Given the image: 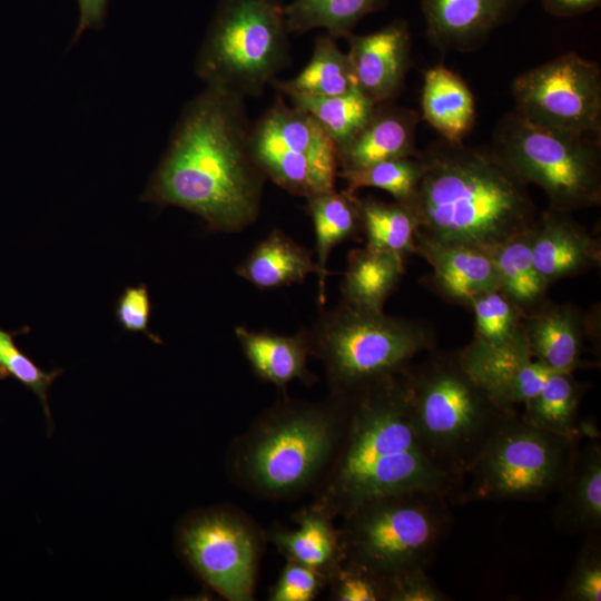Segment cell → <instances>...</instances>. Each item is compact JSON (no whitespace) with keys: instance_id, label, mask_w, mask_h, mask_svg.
I'll use <instances>...</instances> for the list:
<instances>
[{"instance_id":"obj_1","label":"cell","mask_w":601,"mask_h":601,"mask_svg":"<svg viewBox=\"0 0 601 601\" xmlns=\"http://www.w3.org/2000/svg\"><path fill=\"white\" fill-rule=\"evenodd\" d=\"M245 98L208 87L188 101L140 197L236 233L258 217L267 179L252 151Z\"/></svg>"},{"instance_id":"obj_2","label":"cell","mask_w":601,"mask_h":601,"mask_svg":"<svg viewBox=\"0 0 601 601\" xmlns=\"http://www.w3.org/2000/svg\"><path fill=\"white\" fill-rule=\"evenodd\" d=\"M339 396L342 433L312 492V508L342 519L368 500L411 491L439 492L461 503L463 485L431 460L417 436L404 371Z\"/></svg>"},{"instance_id":"obj_3","label":"cell","mask_w":601,"mask_h":601,"mask_svg":"<svg viewBox=\"0 0 601 601\" xmlns=\"http://www.w3.org/2000/svg\"><path fill=\"white\" fill-rule=\"evenodd\" d=\"M422 170L406 204L417 235L490 252L539 216L525 184L493 150L440 138L418 152Z\"/></svg>"},{"instance_id":"obj_4","label":"cell","mask_w":601,"mask_h":601,"mask_svg":"<svg viewBox=\"0 0 601 601\" xmlns=\"http://www.w3.org/2000/svg\"><path fill=\"white\" fill-rule=\"evenodd\" d=\"M344 421V400L284 397L264 410L226 452L228 479L266 501L312 493L328 466Z\"/></svg>"},{"instance_id":"obj_5","label":"cell","mask_w":601,"mask_h":601,"mask_svg":"<svg viewBox=\"0 0 601 601\" xmlns=\"http://www.w3.org/2000/svg\"><path fill=\"white\" fill-rule=\"evenodd\" d=\"M414 428L431 460L464 480L502 421L500 405L465 368L459 349L428 352L404 371Z\"/></svg>"},{"instance_id":"obj_6","label":"cell","mask_w":601,"mask_h":601,"mask_svg":"<svg viewBox=\"0 0 601 601\" xmlns=\"http://www.w3.org/2000/svg\"><path fill=\"white\" fill-rule=\"evenodd\" d=\"M307 333L311 356L322 362L334 395L402 373L416 356L435 349L427 324L342 300Z\"/></svg>"},{"instance_id":"obj_7","label":"cell","mask_w":601,"mask_h":601,"mask_svg":"<svg viewBox=\"0 0 601 601\" xmlns=\"http://www.w3.org/2000/svg\"><path fill=\"white\" fill-rule=\"evenodd\" d=\"M439 492L411 491L368 500L342 518L343 560L388 577L433 562L453 524Z\"/></svg>"},{"instance_id":"obj_8","label":"cell","mask_w":601,"mask_h":601,"mask_svg":"<svg viewBox=\"0 0 601 601\" xmlns=\"http://www.w3.org/2000/svg\"><path fill=\"white\" fill-rule=\"evenodd\" d=\"M284 6L277 0H225L195 59L208 87L259 97L290 60Z\"/></svg>"},{"instance_id":"obj_9","label":"cell","mask_w":601,"mask_h":601,"mask_svg":"<svg viewBox=\"0 0 601 601\" xmlns=\"http://www.w3.org/2000/svg\"><path fill=\"white\" fill-rule=\"evenodd\" d=\"M579 441L534 427L518 410L510 413L467 473L461 504L545 500L569 477Z\"/></svg>"},{"instance_id":"obj_10","label":"cell","mask_w":601,"mask_h":601,"mask_svg":"<svg viewBox=\"0 0 601 601\" xmlns=\"http://www.w3.org/2000/svg\"><path fill=\"white\" fill-rule=\"evenodd\" d=\"M491 147L525 184L543 189L550 208L572 214L600 206L599 138L541 127L513 110L499 121Z\"/></svg>"},{"instance_id":"obj_11","label":"cell","mask_w":601,"mask_h":601,"mask_svg":"<svg viewBox=\"0 0 601 601\" xmlns=\"http://www.w3.org/2000/svg\"><path fill=\"white\" fill-rule=\"evenodd\" d=\"M175 544L191 571L228 601H253L267 544L264 530L233 504L196 509L177 523Z\"/></svg>"},{"instance_id":"obj_12","label":"cell","mask_w":601,"mask_h":601,"mask_svg":"<svg viewBox=\"0 0 601 601\" xmlns=\"http://www.w3.org/2000/svg\"><path fill=\"white\" fill-rule=\"evenodd\" d=\"M252 151L267 179L308 198L335 188L337 149L306 111L277 97L252 125Z\"/></svg>"},{"instance_id":"obj_13","label":"cell","mask_w":601,"mask_h":601,"mask_svg":"<svg viewBox=\"0 0 601 601\" xmlns=\"http://www.w3.org/2000/svg\"><path fill=\"white\" fill-rule=\"evenodd\" d=\"M515 111L549 129L599 138L601 72L577 53L562 55L518 76L512 83Z\"/></svg>"},{"instance_id":"obj_14","label":"cell","mask_w":601,"mask_h":601,"mask_svg":"<svg viewBox=\"0 0 601 601\" xmlns=\"http://www.w3.org/2000/svg\"><path fill=\"white\" fill-rule=\"evenodd\" d=\"M600 311L585 312L570 303L549 299L525 315L524 333L531 356L552 372L588 367L587 342L600 348Z\"/></svg>"},{"instance_id":"obj_15","label":"cell","mask_w":601,"mask_h":601,"mask_svg":"<svg viewBox=\"0 0 601 601\" xmlns=\"http://www.w3.org/2000/svg\"><path fill=\"white\" fill-rule=\"evenodd\" d=\"M347 57L357 88L375 104L391 102L402 91L411 68L408 24L396 20L368 35H349Z\"/></svg>"},{"instance_id":"obj_16","label":"cell","mask_w":601,"mask_h":601,"mask_svg":"<svg viewBox=\"0 0 601 601\" xmlns=\"http://www.w3.org/2000/svg\"><path fill=\"white\" fill-rule=\"evenodd\" d=\"M531 253L535 268L551 285L579 276L601 263L600 238L570 213H539L532 227Z\"/></svg>"},{"instance_id":"obj_17","label":"cell","mask_w":601,"mask_h":601,"mask_svg":"<svg viewBox=\"0 0 601 601\" xmlns=\"http://www.w3.org/2000/svg\"><path fill=\"white\" fill-rule=\"evenodd\" d=\"M415 254L432 267L424 284L446 302L469 308L474 297L499 288L494 263L487 250L441 244L416 234Z\"/></svg>"},{"instance_id":"obj_18","label":"cell","mask_w":601,"mask_h":601,"mask_svg":"<svg viewBox=\"0 0 601 601\" xmlns=\"http://www.w3.org/2000/svg\"><path fill=\"white\" fill-rule=\"evenodd\" d=\"M526 0H421L430 41L440 50L469 51L506 22Z\"/></svg>"},{"instance_id":"obj_19","label":"cell","mask_w":601,"mask_h":601,"mask_svg":"<svg viewBox=\"0 0 601 601\" xmlns=\"http://www.w3.org/2000/svg\"><path fill=\"white\" fill-rule=\"evenodd\" d=\"M459 353L474 380L505 408H516L534 396L552 373L529 353L496 349L475 341Z\"/></svg>"},{"instance_id":"obj_20","label":"cell","mask_w":601,"mask_h":601,"mask_svg":"<svg viewBox=\"0 0 601 601\" xmlns=\"http://www.w3.org/2000/svg\"><path fill=\"white\" fill-rule=\"evenodd\" d=\"M421 116L391 102L377 104L365 125L337 149L338 174L395 158L413 157Z\"/></svg>"},{"instance_id":"obj_21","label":"cell","mask_w":601,"mask_h":601,"mask_svg":"<svg viewBox=\"0 0 601 601\" xmlns=\"http://www.w3.org/2000/svg\"><path fill=\"white\" fill-rule=\"evenodd\" d=\"M235 336L259 381L275 385L280 391H285L294 381L306 385L315 382V376L307 368L311 356L307 331L279 335L237 326Z\"/></svg>"},{"instance_id":"obj_22","label":"cell","mask_w":601,"mask_h":601,"mask_svg":"<svg viewBox=\"0 0 601 601\" xmlns=\"http://www.w3.org/2000/svg\"><path fill=\"white\" fill-rule=\"evenodd\" d=\"M558 494L552 520L560 532H601L600 442L591 440L579 446L572 471Z\"/></svg>"},{"instance_id":"obj_23","label":"cell","mask_w":601,"mask_h":601,"mask_svg":"<svg viewBox=\"0 0 601 601\" xmlns=\"http://www.w3.org/2000/svg\"><path fill=\"white\" fill-rule=\"evenodd\" d=\"M296 529L273 524L267 543L285 558L313 568L326 577L343 560L338 526L334 519L309 504L292 514Z\"/></svg>"},{"instance_id":"obj_24","label":"cell","mask_w":601,"mask_h":601,"mask_svg":"<svg viewBox=\"0 0 601 601\" xmlns=\"http://www.w3.org/2000/svg\"><path fill=\"white\" fill-rule=\"evenodd\" d=\"M421 118L436 130L441 138L463 141L475 122V100L467 83L442 65L425 70Z\"/></svg>"},{"instance_id":"obj_25","label":"cell","mask_w":601,"mask_h":601,"mask_svg":"<svg viewBox=\"0 0 601 601\" xmlns=\"http://www.w3.org/2000/svg\"><path fill=\"white\" fill-rule=\"evenodd\" d=\"M312 218L317 265L318 303L326 298L327 263L334 246L355 239L362 233L359 199L354 193L335 188L306 198Z\"/></svg>"},{"instance_id":"obj_26","label":"cell","mask_w":601,"mask_h":601,"mask_svg":"<svg viewBox=\"0 0 601 601\" xmlns=\"http://www.w3.org/2000/svg\"><path fill=\"white\" fill-rule=\"evenodd\" d=\"M236 274L262 289L302 283L317 274L312 254L282 230H272L237 266Z\"/></svg>"},{"instance_id":"obj_27","label":"cell","mask_w":601,"mask_h":601,"mask_svg":"<svg viewBox=\"0 0 601 601\" xmlns=\"http://www.w3.org/2000/svg\"><path fill=\"white\" fill-rule=\"evenodd\" d=\"M405 260L365 245L349 252L341 284L342 302L383 311L384 303L404 274Z\"/></svg>"},{"instance_id":"obj_28","label":"cell","mask_w":601,"mask_h":601,"mask_svg":"<svg viewBox=\"0 0 601 601\" xmlns=\"http://www.w3.org/2000/svg\"><path fill=\"white\" fill-rule=\"evenodd\" d=\"M589 385L573 373L552 372L541 390L524 402L522 418L540 430L566 437H580L578 415Z\"/></svg>"},{"instance_id":"obj_29","label":"cell","mask_w":601,"mask_h":601,"mask_svg":"<svg viewBox=\"0 0 601 601\" xmlns=\"http://www.w3.org/2000/svg\"><path fill=\"white\" fill-rule=\"evenodd\" d=\"M531 234L532 228L490 250L499 288L525 313L548 299L550 286L533 264Z\"/></svg>"},{"instance_id":"obj_30","label":"cell","mask_w":601,"mask_h":601,"mask_svg":"<svg viewBox=\"0 0 601 601\" xmlns=\"http://www.w3.org/2000/svg\"><path fill=\"white\" fill-rule=\"evenodd\" d=\"M280 92L334 97L358 89L347 53L331 36H319L307 65L293 79L274 80Z\"/></svg>"},{"instance_id":"obj_31","label":"cell","mask_w":601,"mask_h":601,"mask_svg":"<svg viewBox=\"0 0 601 601\" xmlns=\"http://www.w3.org/2000/svg\"><path fill=\"white\" fill-rule=\"evenodd\" d=\"M469 309L474 314L473 341L496 349L530 354L524 333L526 313L500 288L474 297Z\"/></svg>"},{"instance_id":"obj_32","label":"cell","mask_w":601,"mask_h":601,"mask_svg":"<svg viewBox=\"0 0 601 601\" xmlns=\"http://www.w3.org/2000/svg\"><path fill=\"white\" fill-rule=\"evenodd\" d=\"M362 233L366 246L397 255L406 260L415 254L417 218L406 203L359 199Z\"/></svg>"},{"instance_id":"obj_33","label":"cell","mask_w":601,"mask_h":601,"mask_svg":"<svg viewBox=\"0 0 601 601\" xmlns=\"http://www.w3.org/2000/svg\"><path fill=\"white\" fill-rule=\"evenodd\" d=\"M280 93L286 96L293 106L309 114L331 137L336 149L355 136L377 105L359 89L334 97Z\"/></svg>"},{"instance_id":"obj_34","label":"cell","mask_w":601,"mask_h":601,"mask_svg":"<svg viewBox=\"0 0 601 601\" xmlns=\"http://www.w3.org/2000/svg\"><path fill=\"white\" fill-rule=\"evenodd\" d=\"M385 0H295L284 6L289 33L323 28L334 39L352 35L357 22L381 9Z\"/></svg>"},{"instance_id":"obj_35","label":"cell","mask_w":601,"mask_h":601,"mask_svg":"<svg viewBox=\"0 0 601 601\" xmlns=\"http://www.w3.org/2000/svg\"><path fill=\"white\" fill-rule=\"evenodd\" d=\"M420 152V151H418ZM417 155L413 157L387 159L365 168L338 174L347 190L373 187L388 193L395 201L407 203L412 198L422 170Z\"/></svg>"},{"instance_id":"obj_36","label":"cell","mask_w":601,"mask_h":601,"mask_svg":"<svg viewBox=\"0 0 601 601\" xmlns=\"http://www.w3.org/2000/svg\"><path fill=\"white\" fill-rule=\"evenodd\" d=\"M29 331L28 326L16 332H8L0 327V380L12 377L35 393L42 405L48 426L51 430L52 417L48 392L62 370L43 371L20 349L14 338Z\"/></svg>"},{"instance_id":"obj_37","label":"cell","mask_w":601,"mask_h":601,"mask_svg":"<svg viewBox=\"0 0 601 601\" xmlns=\"http://www.w3.org/2000/svg\"><path fill=\"white\" fill-rule=\"evenodd\" d=\"M559 600L601 601V532L585 534Z\"/></svg>"},{"instance_id":"obj_38","label":"cell","mask_w":601,"mask_h":601,"mask_svg":"<svg viewBox=\"0 0 601 601\" xmlns=\"http://www.w3.org/2000/svg\"><path fill=\"white\" fill-rule=\"evenodd\" d=\"M335 601H386V578L342 560L328 574L327 587Z\"/></svg>"},{"instance_id":"obj_39","label":"cell","mask_w":601,"mask_h":601,"mask_svg":"<svg viewBox=\"0 0 601 601\" xmlns=\"http://www.w3.org/2000/svg\"><path fill=\"white\" fill-rule=\"evenodd\" d=\"M327 587V577L309 566L286 560L268 591L269 601H313Z\"/></svg>"},{"instance_id":"obj_40","label":"cell","mask_w":601,"mask_h":601,"mask_svg":"<svg viewBox=\"0 0 601 601\" xmlns=\"http://www.w3.org/2000/svg\"><path fill=\"white\" fill-rule=\"evenodd\" d=\"M151 309V299L146 284L127 286L117 298L115 317L124 331L142 333L151 342L162 344L160 337L149 329Z\"/></svg>"},{"instance_id":"obj_41","label":"cell","mask_w":601,"mask_h":601,"mask_svg":"<svg viewBox=\"0 0 601 601\" xmlns=\"http://www.w3.org/2000/svg\"><path fill=\"white\" fill-rule=\"evenodd\" d=\"M386 578V601H449L427 575L426 569L402 571Z\"/></svg>"},{"instance_id":"obj_42","label":"cell","mask_w":601,"mask_h":601,"mask_svg":"<svg viewBox=\"0 0 601 601\" xmlns=\"http://www.w3.org/2000/svg\"><path fill=\"white\" fill-rule=\"evenodd\" d=\"M79 20L71 46L88 30H100L104 27L109 0H77Z\"/></svg>"},{"instance_id":"obj_43","label":"cell","mask_w":601,"mask_h":601,"mask_svg":"<svg viewBox=\"0 0 601 601\" xmlns=\"http://www.w3.org/2000/svg\"><path fill=\"white\" fill-rule=\"evenodd\" d=\"M546 12L560 18L583 14L600 6L601 0H540Z\"/></svg>"}]
</instances>
